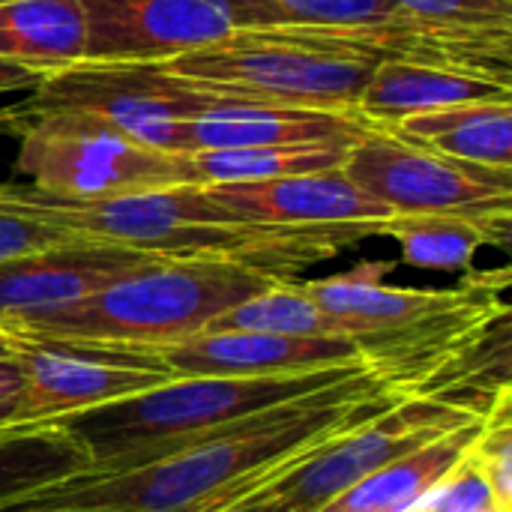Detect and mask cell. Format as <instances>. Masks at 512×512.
<instances>
[{"instance_id":"obj_1","label":"cell","mask_w":512,"mask_h":512,"mask_svg":"<svg viewBox=\"0 0 512 512\" xmlns=\"http://www.w3.org/2000/svg\"><path fill=\"white\" fill-rule=\"evenodd\" d=\"M402 396L369 369L318 393L282 402L198 435L132 471L78 474L45 486L3 512L84 507L105 512H177L279 468L330 438L378 417Z\"/></svg>"},{"instance_id":"obj_2","label":"cell","mask_w":512,"mask_h":512,"mask_svg":"<svg viewBox=\"0 0 512 512\" xmlns=\"http://www.w3.org/2000/svg\"><path fill=\"white\" fill-rule=\"evenodd\" d=\"M0 207L60 225L90 243L159 258H219L282 279H294L300 270L330 261L366 237H378L375 225L291 228L252 222L219 204L207 186H168L114 198H60L30 183H0Z\"/></svg>"},{"instance_id":"obj_3","label":"cell","mask_w":512,"mask_h":512,"mask_svg":"<svg viewBox=\"0 0 512 512\" xmlns=\"http://www.w3.org/2000/svg\"><path fill=\"white\" fill-rule=\"evenodd\" d=\"M393 267V261H360L303 288L360 348L375 378L399 396H414L462 345L512 312L510 270H471L453 288H402L387 285Z\"/></svg>"},{"instance_id":"obj_4","label":"cell","mask_w":512,"mask_h":512,"mask_svg":"<svg viewBox=\"0 0 512 512\" xmlns=\"http://www.w3.org/2000/svg\"><path fill=\"white\" fill-rule=\"evenodd\" d=\"M282 276L219 258H150L60 309L0 327L15 342H66L144 351L204 333L237 303Z\"/></svg>"},{"instance_id":"obj_5","label":"cell","mask_w":512,"mask_h":512,"mask_svg":"<svg viewBox=\"0 0 512 512\" xmlns=\"http://www.w3.org/2000/svg\"><path fill=\"white\" fill-rule=\"evenodd\" d=\"M360 369L366 366L267 378H171L144 393L78 411L54 423L84 447L90 459V468L84 474L132 471L153 459H162L165 453L198 435H207L240 417L276 408L282 402L318 393L351 378Z\"/></svg>"},{"instance_id":"obj_6","label":"cell","mask_w":512,"mask_h":512,"mask_svg":"<svg viewBox=\"0 0 512 512\" xmlns=\"http://www.w3.org/2000/svg\"><path fill=\"white\" fill-rule=\"evenodd\" d=\"M159 63L240 108L321 111H357V99L378 66L366 57L309 48L261 30H237L216 45Z\"/></svg>"},{"instance_id":"obj_7","label":"cell","mask_w":512,"mask_h":512,"mask_svg":"<svg viewBox=\"0 0 512 512\" xmlns=\"http://www.w3.org/2000/svg\"><path fill=\"white\" fill-rule=\"evenodd\" d=\"M15 171L60 198H114L168 186H204L183 153L159 150L90 114H39L15 126Z\"/></svg>"},{"instance_id":"obj_8","label":"cell","mask_w":512,"mask_h":512,"mask_svg":"<svg viewBox=\"0 0 512 512\" xmlns=\"http://www.w3.org/2000/svg\"><path fill=\"white\" fill-rule=\"evenodd\" d=\"M240 108L231 99L195 87L165 69L159 60H78L48 72L15 108H3V129L39 114H90L123 132L177 153L180 132L189 120L210 111Z\"/></svg>"},{"instance_id":"obj_9","label":"cell","mask_w":512,"mask_h":512,"mask_svg":"<svg viewBox=\"0 0 512 512\" xmlns=\"http://www.w3.org/2000/svg\"><path fill=\"white\" fill-rule=\"evenodd\" d=\"M483 420L468 405L435 396H402L372 420L330 438L324 447L294 459L270 486L279 512H315L372 471L399 462L420 447Z\"/></svg>"},{"instance_id":"obj_10","label":"cell","mask_w":512,"mask_h":512,"mask_svg":"<svg viewBox=\"0 0 512 512\" xmlns=\"http://www.w3.org/2000/svg\"><path fill=\"white\" fill-rule=\"evenodd\" d=\"M345 174L393 213H468L512 219V168L462 162L411 144L390 129L357 141Z\"/></svg>"},{"instance_id":"obj_11","label":"cell","mask_w":512,"mask_h":512,"mask_svg":"<svg viewBox=\"0 0 512 512\" xmlns=\"http://www.w3.org/2000/svg\"><path fill=\"white\" fill-rule=\"evenodd\" d=\"M18 360L27 381L3 414L0 429L54 423L171 381L144 354L93 345L18 342Z\"/></svg>"},{"instance_id":"obj_12","label":"cell","mask_w":512,"mask_h":512,"mask_svg":"<svg viewBox=\"0 0 512 512\" xmlns=\"http://www.w3.org/2000/svg\"><path fill=\"white\" fill-rule=\"evenodd\" d=\"M261 33H276L282 39L309 48H324L333 54L366 57L372 63H387V60L429 63V66L480 72L512 84V30L441 24V21L390 9L384 15L354 24L282 27V30H261Z\"/></svg>"},{"instance_id":"obj_13","label":"cell","mask_w":512,"mask_h":512,"mask_svg":"<svg viewBox=\"0 0 512 512\" xmlns=\"http://www.w3.org/2000/svg\"><path fill=\"white\" fill-rule=\"evenodd\" d=\"M84 60H171L237 33L231 0H81Z\"/></svg>"},{"instance_id":"obj_14","label":"cell","mask_w":512,"mask_h":512,"mask_svg":"<svg viewBox=\"0 0 512 512\" xmlns=\"http://www.w3.org/2000/svg\"><path fill=\"white\" fill-rule=\"evenodd\" d=\"M135 354H144L171 378H267L366 366L360 348L345 336H273L237 330H207Z\"/></svg>"},{"instance_id":"obj_15","label":"cell","mask_w":512,"mask_h":512,"mask_svg":"<svg viewBox=\"0 0 512 512\" xmlns=\"http://www.w3.org/2000/svg\"><path fill=\"white\" fill-rule=\"evenodd\" d=\"M207 192L252 222L291 225V228H345V225H375L393 216L381 201L363 192L345 168L252 180V183H210Z\"/></svg>"},{"instance_id":"obj_16","label":"cell","mask_w":512,"mask_h":512,"mask_svg":"<svg viewBox=\"0 0 512 512\" xmlns=\"http://www.w3.org/2000/svg\"><path fill=\"white\" fill-rule=\"evenodd\" d=\"M159 255L78 240L0 261V327L75 303Z\"/></svg>"},{"instance_id":"obj_17","label":"cell","mask_w":512,"mask_h":512,"mask_svg":"<svg viewBox=\"0 0 512 512\" xmlns=\"http://www.w3.org/2000/svg\"><path fill=\"white\" fill-rule=\"evenodd\" d=\"M381 129L360 111L321 108H222L183 126L177 153L234 150V147H303L357 144Z\"/></svg>"},{"instance_id":"obj_18","label":"cell","mask_w":512,"mask_h":512,"mask_svg":"<svg viewBox=\"0 0 512 512\" xmlns=\"http://www.w3.org/2000/svg\"><path fill=\"white\" fill-rule=\"evenodd\" d=\"M480 99H512V84L465 69L387 60L372 69L357 111L387 129L411 114Z\"/></svg>"},{"instance_id":"obj_19","label":"cell","mask_w":512,"mask_h":512,"mask_svg":"<svg viewBox=\"0 0 512 512\" xmlns=\"http://www.w3.org/2000/svg\"><path fill=\"white\" fill-rule=\"evenodd\" d=\"M483 429V420L468 423L417 453L390 462L369 477L348 486L342 495H336L330 504L315 512H411L417 510L438 486L441 480L468 456L471 444L477 441Z\"/></svg>"},{"instance_id":"obj_20","label":"cell","mask_w":512,"mask_h":512,"mask_svg":"<svg viewBox=\"0 0 512 512\" xmlns=\"http://www.w3.org/2000/svg\"><path fill=\"white\" fill-rule=\"evenodd\" d=\"M393 135L435 153L486 165L512 168V99H480L411 114L393 126Z\"/></svg>"},{"instance_id":"obj_21","label":"cell","mask_w":512,"mask_h":512,"mask_svg":"<svg viewBox=\"0 0 512 512\" xmlns=\"http://www.w3.org/2000/svg\"><path fill=\"white\" fill-rule=\"evenodd\" d=\"M378 237H393L408 267L471 273L483 246L510 249L512 219L468 213H393L381 222Z\"/></svg>"},{"instance_id":"obj_22","label":"cell","mask_w":512,"mask_h":512,"mask_svg":"<svg viewBox=\"0 0 512 512\" xmlns=\"http://www.w3.org/2000/svg\"><path fill=\"white\" fill-rule=\"evenodd\" d=\"M81 0H0V60L54 72L84 60Z\"/></svg>"},{"instance_id":"obj_23","label":"cell","mask_w":512,"mask_h":512,"mask_svg":"<svg viewBox=\"0 0 512 512\" xmlns=\"http://www.w3.org/2000/svg\"><path fill=\"white\" fill-rule=\"evenodd\" d=\"M87 468L84 447L57 423L0 429V512Z\"/></svg>"},{"instance_id":"obj_24","label":"cell","mask_w":512,"mask_h":512,"mask_svg":"<svg viewBox=\"0 0 512 512\" xmlns=\"http://www.w3.org/2000/svg\"><path fill=\"white\" fill-rule=\"evenodd\" d=\"M351 144H303V147H234L186 153L204 186L210 183H252L342 168Z\"/></svg>"},{"instance_id":"obj_25","label":"cell","mask_w":512,"mask_h":512,"mask_svg":"<svg viewBox=\"0 0 512 512\" xmlns=\"http://www.w3.org/2000/svg\"><path fill=\"white\" fill-rule=\"evenodd\" d=\"M207 330L273 333V336H342L339 324L306 294L303 282L297 279H282L264 288L261 294L237 303L234 309L219 315Z\"/></svg>"},{"instance_id":"obj_26","label":"cell","mask_w":512,"mask_h":512,"mask_svg":"<svg viewBox=\"0 0 512 512\" xmlns=\"http://www.w3.org/2000/svg\"><path fill=\"white\" fill-rule=\"evenodd\" d=\"M237 30L354 24L390 12L387 0H231Z\"/></svg>"},{"instance_id":"obj_27","label":"cell","mask_w":512,"mask_h":512,"mask_svg":"<svg viewBox=\"0 0 512 512\" xmlns=\"http://www.w3.org/2000/svg\"><path fill=\"white\" fill-rule=\"evenodd\" d=\"M512 393H504L483 417V429L471 444V459L483 471L492 498L501 510L512 512Z\"/></svg>"},{"instance_id":"obj_28","label":"cell","mask_w":512,"mask_h":512,"mask_svg":"<svg viewBox=\"0 0 512 512\" xmlns=\"http://www.w3.org/2000/svg\"><path fill=\"white\" fill-rule=\"evenodd\" d=\"M387 6L441 24L512 30V0H387Z\"/></svg>"},{"instance_id":"obj_29","label":"cell","mask_w":512,"mask_h":512,"mask_svg":"<svg viewBox=\"0 0 512 512\" xmlns=\"http://www.w3.org/2000/svg\"><path fill=\"white\" fill-rule=\"evenodd\" d=\"M492 507H498L492 489L468 450V456L441 480V486L411 512H486Z\"/></svg>"},{"instance_id":"obj_30","label":"cell","mask_w":512,"mask_h":512,"mask_svg":"<svg viewBox=\"0 0 512 512\" xmlns=\"http://www.w3.org/2000/svg\"><path fill=\"white\" fill-rule=\"evenodd\" d=\"M78 240L81 237H75L72 231H66L60 225H48L42 219L0 207V261L57 249V246H69Z\"/></svg>"},{"instance_id":"obj_31","label":"cell","mask_w":512,"mask_h":512,"mask_svg":"<svg viewBox=\"0 0 512 512\" xmlns=\"http://www.w3.org/2000/svg\"><path fill=\"white\" fill-rule=\"evenodd\" d=\"M309 453H312V450H309ZM303 456H306V453H303ZM297 459H300V456H297ZM291 462H294V459H291ZM291 462H285V465H279V468H270V471H264V474H255V477H249V480H243V483H237V486H231V489H222V492H216V495H210V498H204V501H198V504H192V507L177 512H267V507H270L267 486H270Z\"/></svg>"},{"instance_id":"obj_32","label":"cell","mask_w":512,"mask_h":512,"mask_svg":"<svg viewBox=\"0 0 512 512\" xmlns=\"http://www.w3.org/2000/svg\"><path fill=\"white\" fill-rule=\"evenodd\" d=\"M24 381H27V375H24V366H21L18 354L0 360V420L9 411V405L18 399V393L24 390Z\"/></svg>"},{"instance_id":"obj_33","label":"cell","mask_w":512,"mask_h":512,"mask_svg":"<svg viewBox=\"0 0 512 512\" xmlns=\"http://www.w3.org/2000/svg\"><path fill=\"white\" fill-rule=\"evenodd\" d=\"M42 78H45V72H39V69L0 60V93H30Z\"/></svg>"},{"instance_id":"obj_34","label":"cell","mask_w":512,"mask_h":512,"mask_svg":"<svg viewBox=\"0 0 512 512\" xmlns=\"http://www.w3.org/2000/svg\"><path fill=\"white\" fill-rule=\"evenodd\" d=\"M15 354H18V342H15L9 333H3V330H0V360L15 357Z\"/></svg>"},{"instance_id":"obj_35","label":"cell","mask_w":512,"mask_h":512,"mask_svg":"<svg viewBox=\"0 0 512 512\" xmlns=\"http://www.w3.org/2000/svg\"><path fill=\"white\" fill-rule=\"evenodd\" d=\"M33 512H105V510H84V507H57V510H33Z\"/></svg>"},{"instance_id":"obj_36","label":"cell","mask_w":512,"mask_h":512,"mask_svg":"<svg viewBox=\"0 0 512 512\" xmlns=\"http://www.w3.org/2000/svg\"><path fill=\"white\" fill-rule=\"evenodd\" d=\"M486 512H510V510H501V507H492V510H486Z\"/></svg>"},{"instance_id":"obj_37","label":"cell","mask_w":512,"mask_h":512,"mask_svg":"<svg viewBox=\"0 0 512 512\" xmlns=\"http://www.w3.org/2000/svg\"><path fill=\"white\" fill-rule=\"evenodd\" d=\"M267 512H279V510H276V507H273V504H270V507H267Z\"/></svg>"}]
</instances>
